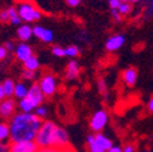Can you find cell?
I'll return each mask as SVG.
<instances>
[{"label": "cell", "mask_w": 153, "mask_h": 152, "mask_svg": "<svg viewBox=\"0 0 153 152\" xmlns=\"http://www.w3.org/2000/svg\"><path fill=\"white\" fill-rule=\"evenodd\" d=\"M43 119L36 117L34 113L18 112L9 121L10 128V141H34L39 131Z\"/></svg>", "instance_id": "1"}, {"label": "cell", "mask_w": 153, "mask_h": 152, "mask_svg": "<svg viewBox=\"0 0 153 152\" xmlns=\"http://www.w3.org/2000/svg\"><path fill=\"white\" fill-rule=\"evenodd\" d=\"M57 124H55L51 121H43L39 131L35 136V142L40 148H46V147H52L53 144V134Z\"/></svg>", "instance_id": "2"}, {"label": "cell", "mask_w": 153, "mask_h": 152, "mask_svg": "<svg viewBox=\"0 0 153 152\" xmlns=\"http://www.w3.org/2000/svg\"><path fill=\"white\" fill-rule=\"evenodd\" d=\"M16 9L21 21L26 22L27 25L32 22H36L42 18V11L32 1H20V4H18Z\"/></svg>", "instance_id": "3"}, {"label": "cell", "mask_w": 153, "mask_h": 152, "mask_svg": "<svg viewBox=\"0 0 153 152\" xmlns=\"http://www.w3.org/2000/svg\"><path fill=\"white\" fill-rule=\"evenodd\" d=\"M38 84H39V88L43 91V94L45 95V98L52 96L57 91V78L52 73L43 74L39 82H38Z\"/></svg>", "instance_id": "4"}, {"label": "cell", "mask_w": 153, "mask_h": 152, "mask_svg": "<svg viewBox=\"0 0 153 152\" xmlns=\"http://www.w3.org/2000/svg\"><path fill=\"white\" fill-rule=\"evenodd\" d=\"M109 121V116L107 111L105 110H97L90 118V128L94 131V134L96 133H102V130L107 127Z\"/></svg>", "instance_id": "5"}, {"label": "cell", "mask_w": 153, "mask_h": 152, "mask_svg": "<svg viewBox=\"0 0 153 152\" xmlns=\"http://www.w3.org/2000/svg\"><path fill=\"white\" fill-rule=\"evenodd\" d=\"M69 145V135H68V131L57 125L56 129H55V134H53V144H52V147H57V148H61V150H65L67 148Z\"/></svg>", "instance_id": "6"}, {"label": "cell", "mask_w": 153, "mask_h": 152, "mask_svg": "<svg viewBox=\"0 0 153 152\" xmlns=\"http://www.w3.org/2000/svg\"><path fill=\"white\" fill-rule=\"evenodd\" d=\"M16 115V101L11 98H6L0 101V117L4 119H11Z\"/></svg>", "instance_id": "7"}, {"label": "cell", "mask_w": 153, "mask_h": 152, "mask_svg": "<svg viewBox=\"0 0 153 152\" xmlns=\"http://www.w3.org/2000/svg\"><path fill=\"white\" fill-rule=\"evenodd\" d=\"M27 99L29 101H32V104L35 107L43 105V102L45 100V95L40 90L39 84H38V83H32L29 85V91H28V95H27Z\"/></svg>", "instance_id": "8"}, {"label": "cell", "mask_w": 153, "mask_h": 152, "mask_svg": "<svg viewBox=\"0 0 153 152\" xmlns=\"http://www.w3.org/2000/svg\"><path fill=\"white\" fill-rule=\"evenodd\" d=\"M11 152H38L40 147L35 141H21V142H11Z\"/></svg>", "instance_id": "9"}, {"label": "cell", "mask_w": 153, "mask_h": 152, "mask_svg": "<svg viewBox=\"0 0 153 152\" xmlns=\"http://www.w3.org/2000/svg\"><path fill=\"white\" fill-rule=\"evenodd\" d=\"M33 35L36 37L39 40L45 44H50L53 42V33L51 29L45 28L43 26H35L33 27Z\"/></svg>", "instance_id": "10"}, {"label": "cell", "mask_w": 153, "mask_h": 152, "mask_svg": "<svg viewBox=\"0 0 153 152\" xmlns=\"http://www.w3.org/2000/svg\"><path fill=\"white\" fill-rule=\"evenodd\" d=\"M15 57L21 61L22 63L25 61H27L33 54V49L27 44V43H20L18 45H16V49H15Z\"/></svg>", "instance_id": "11"}, {"label": "cell", "mask_w": 153, "mask_h": 152, "mask_svg": "<svg viewBox=\"0 0 153 152\" xmlns=\"http://www.w3.org/2000/svg\"><path fill=\"white\" fill-rule=\"evenodd\" d=\"M125 43V37L122 34H114L112 37H109L107 42H106V49L109 52H114L119 50Z\"/></svg>", "instance_id": "12"}, {"label": "cell", "mask_w": 153, "mask_h": 152, "mask_svg": "<svg viewBox=\"0 0 153 152\" xmlns=\"http://www.w3.org/2000/svg\"><path fill=\"white\" fill-rule=\"evenodd\" d=\"M137 77H139L137 71L134 67H129V68L124 69L123 73H122V79H123L124 84L128 85V86H134L135 85L136 82H137Z\"/></svg>", "instance_id": "13"}, {"label": "cell", "mask_w": 153, "mask_h": 152, "mask_svg": "<svg viewBox=\"0 0 153 152\" xmlns=\"http://www.w3.org/2000/svg\"><path fill=\"white\" fill-rule=\"evenodd\" d=\"M80 73V67L79 63L76 62L75 60H71L66 67V73H65V78L67 80H74L79 77Z\"/></svg>", "instance_id": "14"}, {"label": "cell", "mask_w": 153, "mask_h": 152, "mask_svg": "<svg viewBox=\"0 0 153 152\" xmlns=\"http://www.w3.org/2000/svg\"><path fill=\"white\" fill-rule=\"evenodd\" d=\"M33 37V27L29 25H21L17 28V38L20 39L22 43H27L32 39Z\"/></svg>", "instance_id": "15"}, {"label": "cell", "mask_w": 153, "mask_h": 152, "mask_svg": "<svg viewBox=\"0 0 153 152\" xmlns=\"http://www.w3.org/2000/svg\"><path fill=\"white\" fill-rule=\"evenodd\" d=\"M95 142L105 151H108L114 145L112 139H109L106 134H103V133H96V134H95Z\"/></svg>", "instance_id": "16"}, {"label": "cell", "mask_w": 153, "mask_h": 152, "mask_svg": "<svg viewBox=\"0 0 153 152\" xmlns=\"http://www.w3.org/2000/svg\"><path fill=\"white\" fill-rule=\"evenodd\" d=\"M28 91H29V86L25 82H18V83H16V86H15L13 96L17 98L18 100H22V99L27 98Z\"/></svg>", "instance_id": "17"}, {"label": "cell", "mask_w": 153, "mask_h": 152, "mask_svg": "<svg viewBox=\"0 0 153 152\" xmlns=\"http://www.w3.org/2000/svg\"><path fill=\"white\" fill-rule=\"evenodd\" d=\"M23 68L26 71H32V72H36L40 68V61L36 57L35 55H32L30 57L23 62Z\"/></svg>", "instance_id": "18"}, {"label": "cell", "mask_w": 153, "mask_h": 152, "mask_svg": "<svg viewBox=\"0 0 153 152\" xmlns=\"http://www.w3.org/2000/svg\"><path fill=\"white\" fill-rule=\"evenodd\" d=\"M18 108L23 113H33L35 110V106L32 104V101H29L27 98H25L18 101Z\"/></svg>", "instance_id": "19"}, {"label": "cell", "mask_w": 153, "mask_h": 152, "mask_svg": "<svg viewBox=\"0 0 153 152\" xmlns=\"http://www.w3.org/2000/svg\"><path fill=\"white\" fill-rule=\"evenodd\" d=\"M1 85H3V88H4V92H5V96H6V98H11V96H13L16 83H15L12 79H10V78L5 79V80L1 83Z\"/></svg>", "instance_id": "20"}, {"label": "cell", "mask_w": 153, "mask_h": 152, "mask_svg": "<svg viewBox=\"0 0 153 152\" xmlns=\"http://www.w3.org/2000/svg\"><path fill=\"white\" fill-rule=\"evenodd\" d=\"M7 140H10L9 123L0 122V142H7Z\"/></svg>", "instance_id": "21"}, {"label": "cell", "mask_w": 153, "mask_h": 152, "mask_svg": "<svg viewBox=\"0 0 153 152\" xmlns=\"http://www.w3.org/2000/svg\"><path fill=\"white\" fill-rule=\"evenodd\" d=\"M86 142H88V147H89V152H106L105 150H102L96 142H95V134H90L86 138Z\"/></svg>", "instance_id": "22"}, {"label": "cell", "mask_w": 153, "mask_h": 152, "mask_svg": "<svg viewBox=\"0 0 153 152\" xmlns=\"http://www.w3.org/2000/svg\"><path fill=\"white\" fill-rule=\"evenodd\" d=\"M7 12H9V18H10V23L13 25V26H17V25H20L22 21H21V18L20 16H18V12H17V9L11 6L7 9Z\"/></svg>", "instance_id": "23"}, {"label": "cell", "mask_w": 153, "mask_h": 152, "mask_svg": "<svg viewBox=\"0 0 153 152\" xmlns=\"http://www.w3.org/2000/svg\"><path fill=\"white\" fill-rule=\"evenodd\" d=\"M79 52H80V50H79V48L76 45H69V46H67L65 49L66 56H67V57H71V59H75L76 56L79 55Z\"/></svg>", "instance_id": "24"}, {"label": "cell", "mask_w": 153, "mask_h": 152, "mask_svg": "<svg viewBox=\"0 0 153 152\" xmlns=\"http://www.w3.org/2000/svg\"><path fill=\"white\" fill-rule=\"evenodd\" d=\"M117 11L120 13L122 17H124V16H128V15L131 13L132 6H131V4H129V3H122V4L119 5V7L117 9Z\"/></svg>", "instance_id": "25"}, {"label": "cell", "mask_w": 153, "mask_h": 152, "mask_svg": "<svg viewBox=\"0 0 153 152\" xmlns=\"http://www.w3.org/2000/svg\"><path fill=\"white\" fill-rule=\"evenodd\" d=\"M34 115L36 116V117H39L40 119H44L46 116H48V113H49V110H48V107L46 106H44V105H40V106H38V107H35V110H34Z\"/></svg>", "instance_id": "26"}, {"label": "cell", "mask_w": 153, "mask_h": 152, "mask_svg": "<svg viewBox=\"0 0 153 152\" xmlns=\"http://www.w3.org/2000/svg\"><path fill=\"white\" fill-rule=\"evenodd\" d=\"M35 78H36V72L23 69V72H22V79H23V82H34Z\"/></svg>", "instance_id": "27"}, {"label": "cell", "mask_w": 153, "mask_h": 152, "mask_svg": "<svg viewBox=\"0 0 153 152\" xmlns=\"http://www.w3.org/2000/svg\"><path fill=\"white\" fill-rule=\"evenodd\" d=\"M51 52L53 56H56V57H65L66 54H65V49L61 48L60 45H53L51 48Z\"/></svg>", "instance_id": "28"}, {"label": "cell", "mask_w": 153, "mask_h": 152, "mask_svg": "<svg viewBox=\"0 0 153 152\" xmlns=\"http://www.w3.org/2000/svg\"><path fill=\"white\" fill-rule=\"evenodd\" d=\"M97 89H99V91L101 94H106L107 92V82L103 78L99 79V82H97Z\"/></svg>", "instance_id": "29"}, {"label": "cell", "mask_w": 153, "mask_h": 152, "mask_svg": "<svg viewBox=\"0 0 153 152\" xmlns=\"http://www.w3.org/2000/svg\"><path fill=\"white\" fill-rule=\"evenodd\" d=\"M0 22H1V23H6V22H10V18H9V12H7V9H6V10H1V11H0Z\"/></svg>", "instance_id": "30"}, {"label": "cell", "mask_w": 153, "mask_h": 152, "mask_svg": "<svg viewBox=\"0 0 153 152\" xmlns=\"http://www.w3.org/2000/svg\"><path fill=\"white\" fill-rule=\"evenodd\" d=\"M107 3L111 7V10H117L119 7V5L122 4L120 0H107Z\"/></svg>", "instance_id": "31"}, {"label": "cell", "mask_w": 153, "mask_h": 152, "mask_svg": "<svg viewBox=\"0 0 153 152\" xmlns=\"http://www.w3.org/2000/svg\"><path fill=\"white\" fill-rule=\"evenodd\" d=\"M4 48L9 51V54L10 52H15V49H16V45H15V43L13 42H11V40H7V42H5V44H4Z\"/></svg>", "instance_id": "32"}, {"label": "cell", "mask_w": 153, "mask_h": 152, "mask_svg": "<svg viewBox=\"0 0 153 152\" xmlns=\"http://www.w3.org/2000/svg\"><path fill=\"white\" fill-rule=\"evenodd\" d=\"M111 13H112V17H113V20L116 21V22H120L123 20V17L120 16V13L117 11V10H111Z\"/></svg>", "instance_id": "33"}, {"label": "cell", "mask_w": 153, "mask_h": 152, "mask_svg": "<svg viewBox=\"0 0 153 152\" xmlns=\"http://www.w3.org/2000/svg\"><path fill=\"white\" fill-rule=\"evenodd\" d=\"M65 1L71 7H76V6H79L82 4V0H65Z\"/></svg>", "instance_id": "34"}, {"label": "cell", "mask_w": 153, "mask_h": 152, "mask_svg": "<svg viewBox=\"0 0 153 152\" xmlns=\"http://www.w3.org/2000/svg\"><path fill=\"white\" fill-rule=\"evenodd\" d=\"M0 152H11L9 142H0Z\"/></svg>", "instance_id": "35"}, {"label": "cell", "mask_w": 153, "mask_h": 152, "mask_svg": "<svg viewBox=\"0 0 153 152\" xmlns=\"http://www.w3.org/2000/svg\"><path fill=\"white\" fill-rule=\"evenodd\" d=\"M38 152H63V150L57 147H46V148H40Z\"/></svg>", "instance_id": "36"}, {"label": "cell", "mask_w": 153, "mask_h": 152, "mask_svg": "<svg viewBox=\"0 0 153 152\" xmlns=\"http://www.w3.org/2000/svg\"><path fill=\"white\" fill-rule=\"evenodd\" d=\"M7 55H9V51L4 48V45H3V46H0V61L5 60V59L7 57Z\"/></svg>", "instance_id": "37"}, {"label": "cell", "mask_w": 153, "mask_h": 152, "mask_svg": "<svg viewBox=\"0 0 153 152\" xmlns=\"http://www.w3.org/2000/svg\"><path fill=\"white\" fill-rule=\"evenodd\" d=\"M123 152H135V146L132 144H126L123 147Z\"/></svg>", "instance_id": "38"}, {"label": "cell", "mask_w": 153, "mask_h": 152, "mask_svg": "<svg viewBox=\"0 0 153 152\" xmlns=\"http://www.w3.org/2000/svg\"><path fill=\"white\" fill-rule=\"evenodd\" d=\"M106 152H123V147H120V146H118V145H113L108 151H106Z\"/></svg>", "instance_id": "39"}, {"label": "cell", "mask_w": 153, "mask_h": 152, "mask_svg": "<svg viewBox=\"0 0 153 152\" xmlns=\"http://www.w3.org/2000/svg\"><path fill=\"white\" fill-rule=\"evenodd\" d=\"M147 110L153 113V96H152V98L149 99V101L147 102Z\"/></svg>", "instance_id": "40"}, {"label": "cell", "mask_w": 153, "mask_h": 152, "mask_svg": "<svg viewBox=\"0 0 153 152\" xmlns=\"http://www.w3.org/2000/svg\"><path fill=\"white\" fill-rule=\"evenodd\" d=\"M4 99H6V96H5V92H4V88H3V85L0 84V101H3Z\"/></svg>", "instance_id": "41"}, {"label": "cell", "mask_w": 153, "mask_h": 152, "mask_svg": "<svg viewBox=\"0 0 153 152\" xmlns=\"http://www.w3.org/2000/svg\"><path fill=\"white\" fill-rule=\"evenodd\" d=\"M122 3H129V4H136V3H139L140 0H120Z\"/></svg>", "instance_id": "42"}, {"label": "cell", "mask_w": 153, "mask_h": 152, "mask_svg": "<svg viewBox=\"0 0 153 152\" xmlns=\"http://www.w3.org/2000/svg\"><path fill=\"white\" fill-rule=\"evenodd\" d=\"M63 152H75V151H74L73 148H71V147L68 146L67 148H65V150H63Z\"/></svg>", "instance_id": "43"}, {"label": "cell", "mask_w": 153, "mask_h": 152, "mask_svg": "<svg viewBox=\"0 0 153 152\" xmlns=\"http://www.w3.org/2000/svg\"><path fill=\"white\" fill-rule=\"evenodd\" d=\"M21 1H30V0H21Z\"/></svg>", "instance_id": "44"}, {"label": "cell", "mask_w": 153, "mask_h": 152, "mask_svg": "<svg viewBox=\"0 0 153 152\" xmlns=\"http://www.w3.org/2000/svg\"><path fill=\"white\" fill-rule=\"evenodd\" d=\"M142 152H151V151H147V150H145V151H142Z\"/></svg>", "instance_id": "45"}]
</instances>
